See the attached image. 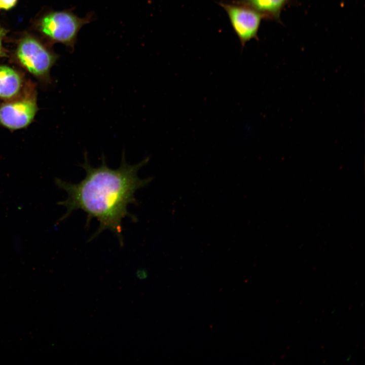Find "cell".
Masks as SVG:
<instances>
[{
	"mask_svg": "<svg viewBox=\"0 0 365 365\" xmlns=\"http://www.w3.org/2000/svg\"><path fill=\"white\" fill-rule=\"evenodd\" d=\"M93 14L79 17L71 11L54 12L44 18L41 22L43 32L52 40L74 49L81 28L92 20Z\"/></svg>",
	"mask_w": 365,
	"mask_h": 365,
	"instance_id": "obj_3",
	"label": "cell"
},
{
	"mask_svg": "<svg viewBox=\"0 0 365 365\" xmlns=\"http://www.w3.org/2000/svg\"><path fill=\"white\" fill-rule=\"evenodd\" d=\"M5 33V30L3 29L0 28V56L2 54V40L3 37L4 36Z\"/></svg>",
	"mask_w": 365,
	"mask_h": 365,
	"instance_id": "obj_10",
	"label": "cell"
},
{
	"mask_svg": "<svg viewBox=\"0 0 365 365\" xmlns=\"http://www.w3.org/2000/svg\"><path fill=\"white\" fill-rule=\"evenodd\" d=\"M220 5L228 14L232 26L241 44L244 46L252 39H257L262 16L241 0L222 1Z\"/></svg>",
	"mask_w": 365,
	"mask_h": 365,
	"instance_id": "obj_4",
	"label": "cell"
},
{
	"mask_svg": "<svg viewBox=\"0 0 365 365\" xmlns=\"http://www.w3.org/2000/svg\"><path fill=\"white\" fill-rule=\"evenodd\" d=\"M17 0H0V8L9 9L13 7Z\"/></svg>",
	"mask_w": 365,
	"mask_h": 365,
	"instance_id": "obj_8",
	"label": "cell"
},
{
	"mask_svg": "<svg viewBox=\"0 0 365 365\" xmlns=\"http://www.w3.org/2000/svg\"><path fill=\"white\" fill-rule=\"evenodd\" d=\"M24 87L23 77L14 69L0 65V99L7 100L18 96Z\"/></svg>",
	"mask_w": 365,
	"mask_h": 365,
	"instance_id": "obj_6",
	"label": "cell"
},
{
	"mask_svg": "<svg viewBox=\"0 0 365 365\" xmlns=\"http://www.w3.org/2000/svg\"><path fill=\"white\" fill-rule=\"evenodd\" d=\"M84 158L81 166L86 175L80 182L74 184L55 179L57 186L68 196L65 200L58 203L66 208V212L59 221L66 219L74 211L81 210L87 215L86 225H89L93 218L99 223L92 239L108 230L122 245V220L127 216L136 220L128 212L127 207L136 202L135 192L151 180V178L141 179L138 175L139 170L148 162L149 158L130 165L126 161L123 151L120 166L116 169L108 167L103 155L101 164L96 167L89 163L86 152Z\"/></svg>",
	"mask_w": 365,
	"mask_h": 365,
	"instance_id": "obj_1",
	"label": "cell"
},
{
	"mask_svg": "<svg viewBox=\"0 0 365 365\" xmlns=\"http://www.w3.org/2000/svg\"><path fill=\"white\" fill-rule=\"evenodd\" d=\"M259 13L263 18L279 21L281 11L291 0H241Z\"/></svg>",
	"mask_w": 365,
	"mask_h": 365,
	"instance_id": "obj_7",
	"label": "cell"
},
{
	"mask_svg": "<svg viewBox=\"0 0 365 365\" xmlns=\"http://www.w3.org/2000/svg\"><path fill=\"white\" fill-rule=\"evenodd\" d=\"M16 55L21 65L39 79L48 78L49 71L56 59L54 55L31 38H26L20 42Z\"/></svg>",
	"mask_w": 365,
	"mask_h": 365,
	"instance_id": "obj_5",
	"label": "cell"
},
{
	"mask_svg": "<svg viewBox=\"0 0 365 365\" xmlns=\"http://www.w3.org/2000/svg\"><path fill=\"white\" fill-rule=\"evenodd\" d=\"M147 273L144 270H140L137 272V276L141 279H144L147 276Z\"/></svg>",
	"mask_w": 365,
	"mask_h": 365,
	"instance_id": "obj_9",
	"label": "cell"
},
{
	"mask_svg": "<svg viewBox=\"0 0 365 365\" xmlns=\"http://www.w3.org/2000/svg\"><path fill=\"white\" fill-rule=\"evenodd\" d=\"M35 90L32 85L24 86L15 97L0 103V125L12 130L29 125L38 111Z\"/></svg>",
	"mask_w": 365,
	"mask_h": 365,
	"instance_id": "obj_2",
	"label": "cell"
}]
</instances>
